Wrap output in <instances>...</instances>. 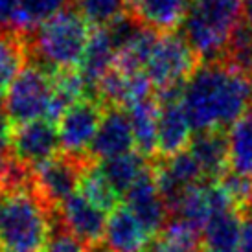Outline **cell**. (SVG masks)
<instances>
[{"label":"cell","instance_id":"obj_1","mask_svg":"<svg viewBox=\"0 0 252 252\" xmlns=\"http://www.w3.org/2000/svg\"><path fill=\"white\" fill-rule=\"evenodd\" d=\"M181 101L195 133L224 131L252 109V76L224 59L199 64Z\"/></svg>","mask_w":252,"mask_h":252},{"label":"cell","instance_id":"obj_2","mask_svg":"<svg viewBox=\"0 0 252 252\" xmlns=\"http://www.w3.org/2000/svg\"><path fill=\"white\" fill-rule=\"evenodd\" d=\"M54 210L37 193L35 184L0 188V251H44L52 232Z\"/></svg>","mask_w":252,"mask_h":252},{"label":"cell","instance_id":"obj_3","mask_svg":"<svg viewBox=\"0 0 252 252\" xmlns=\"http://www.w3.org/2000/svg\"><path fill=\"white\" fill-rule=\"evenodd\" d=\"M91 35V24L70 6L30 32V56L50 72L77 70Z\"/></svg>","mask_w":252,"mask_h":252},{"label":"cell","instance_id":"obj_4","mask_svg":"<svg viewBox=\"0 0 252 252\" xmlns=\"http://www.w3.org/2000/svg\"><path fill=\"white\" fill-rule=\"evenodd\" d=\"M243 0H193L182 35L204 63L223 59L234 32L243 22Z\"/></svg>","mask_w":252,"mask_h":252},{"label":"cell","instance_id":"obj_5","mask_svg":"<svg viewBox=\"0 0 252 252\" xmlns=\"http://www.w3.org/2000/svg\"><path fill=\"white\" fill-rule=\"evenodd\" d=\"M54 99V72L41 64H26L9 85L4 99V114L11 126H22L33 120L48 118Z\"/></svg>","mask_w":252,"mask_h":252},{"label":"cell","instance_id":"obj_6","mask_svg":"<svg viewBox=\"0 0 252 252\" xmlns=\"http://www.w3.org/2000/svg\"><path fill=\"white\" fill-rule=\"evenodd\" d=\"M199 66V57L182 33H162L146 64V76L155 92L184 89Z\"/></svg>","mask_w":252,"mask_h":252},{"label":"cell","instance_id":"obj_7","mask_svg":"<svg viewBox=\"0 0 252 252\" xmlns=\"http://www.w3.org/2000/svg\"><path fill=\"white\" fill-rule=\"evenodd\" d=\"M103 114V105L94 98H83L68 107L57 122L63 153L76 158H91L92 142L98 134Z\"/></svg>","mask_w":252,"mask_h":252},{"label":"cell","instance_id":"obj_8","mask_svg":"<svg viewBox=\"0 0 252 252\" xmlns=\"http://www.w3.org/2000/svg\"><path fill=\"white\" fill-rule=\"evenodd\" d=\"M94 158H76L70 155H57L50 160L42 162L33 168V184L37 193L50 204L57 208L68 197L77 193L79 182L85 168Z\"/></svg>","mask_w":252,"mask_h":252},{"label":"cell","instance_id":"obj_9","mask_svg":"<svg viewBox=\"0 0 252 252\" xmlns=\"http://www.w3.org/2000/svg\"><path fill=\"white\" fill-rule=\"evenodd\" d=\"M59 147V127L52 120L41 118L13 127L11 153L28 168L33 169L42 162L57 157Z\"/></svg>","mask_w":252,"mask_h":252},{"label":"cell","instance_id":"obj_10","mask_svg":"<svg viewBox=\"0 0 252 252\" xmlns=\"http://www.w3.org/2000/svg\"><path fill=\"white\" fill-rule=\"evenodd\" d=\"M158 101V155L168 158L189 147L193 127L182 107V89L155 92Z\"/></svg>","mask_w":252,"mask_h":252},{"label":"cell","instance_id":"obj_11","mask_svg":"<svg viewBox=\"0 0 252 252\" xmlns=\"http://www.w3.org/2000/svg\"><path fill=\"white\" fill-rule=\"evenodd\" d=\"M59 219L66 230L74 234L87 249L99 245L105 236L107 212L92 204L81 193H74L57 206Z\"/></svg>","mask_w":252,"mask_h":252},{"label":"cell","instance_id":"obj_12","mask_svg":"<svg viewBox=\"0 0 252 252\" xmlns=\"http://www.w3.org/2000/svg\"><path fill=\"white\" fill-rule=\"evenodd\" d=\"M126 204L140 219L149 236H160L169 219V208L158 191L151 166L126 193Z\"/></svg>","mask_w":252,"mask_h":252},{"label":"cell","instance_id":"obj_13","mask_svg":"<svg viewBox=\"0 0 252 252\" xmlns=\"http://www.w3.org/2000/svg\"><path fill=\"white\" fill-rule=\"evenodd\" d=\"M134 147V134L131 120L124 107H105L98 134L92 142L91 158L107 160L112 157L131 153Z\"/></svg>","mask_w":252,"mask_h":252},{"label":"cell","instance_id":"obj_14","mask_svg":"<svg viewBox=\"0 0 252 252\" xmlns=\"http://www.w3.org/2000/svg\"><path fill=\"white\" fill-rule=\"evenodd\" d=\"M149 232L127 206L120 204L107 216L103 243L109 252H147Z\"/></svg>","mask_w":252,"mask_h":252},{"label":"cell","instance_id":"obj_15","mask_svg":"<svg viewBox=\"0 0 252 252\" xmlns=\"http://www.w3.org/2000/svg\"><path fill=\"white\" fill-rule=\"evenodd\" d=\"M188 149L197 158L206 181L217 182L230 169L228 134L221 129L195 133Z\"/></svg>","mask_w":252,"mask_h":252},{"label":"cell","instance_id":"obj_16","mask_svg":"<svg viewBox=\"0 0 252 252\" xmlns=\"http://www.w3.org/2000/svg\"><path fill=\"white\" fill-rule=\"evenodd\" d=\"M116 56H118V52H116L111 37H109V32L105 28L94 30L91 41H89V46H87V52L83 56V61L77 68V72L81 74L85 85H87L89 98H94L96 87L101 81V77L111 68H114Z\"/></svg>","mask_w":252,"mask_h":252},{"label":"cell","instance_id":"obj_17","mask_svg":"<svg viewBox=\"0 0 252 252\" xmlns=\"http://www.w3.org/2000/svg\"><path fill=\"white\" fill-rule=\"evenodd\" d=\"M158 101L155 96H147L127 107L134 134V147L144 157L158 155Z\"/></svg>","mask_w":252,"mask_h":252},{"label":"cell","instance_id":"obj_18","mask_svg":"<svg viewBox=\"0 0 252 252\" xmlns=\"http://www.w3.org/2000/svg\"><path fill=\"white\" fill-rule=\"evenodd\" d=\"M193 0H144L131 13L158 33H171L182 26Z\"/></svg>","mask_w":252,"mask_h":252},{"label":"cell","instance_id":"obj_19","mask_svg":"<svg viewBox=\"0 0 252 252\" xmlns=\"http://www.w3.org/2000/svg\"><path fill=\"white\" fill-rule=\"evenodd\" d=\"M30 57L28 33L15 28H0V92L9 89Z\"/></svg>","mask_w":252,"mask_h":252},{"label":"cell","instance_id":"obj_20","mask_svg":"<svg viewBox=\"0 0 252 252\" xmlns=\"http://www.w3.org/2000/svg\"><path fill=\"white\" fill-rule=\"evenodd\" d=\"M243 228V214L238 208L212 214L203 230L206 249L217 252H238Z\"/></svg>","mask_w":252,"mask_h":252},{"label":"cell","instance_id":"obj_21","mask_svg":"<svg viewBox=\"0 0 252 252\" xmlns=\"http://www.w3.org/2000/svg\"><path fill=\"white\" fill-rule=\"evenodd\" d=\"M98 162L103 177L120 195H126L127 191L134 186V182L138 181L146 173V169L149 168L146 162V157L140 155L138 151H131V153Z\"/></svg>","mask_w":252,"mask_h":252},{"label":"cell","instance_id":"obj_22","mask_svg":"<svg viewBox=\"0 0 252 252\" xmlns=\"http://www.w3.org/2000/svg\"><path fill=\"white\" fill-rule=\"evenodd\" d=\"M171 216L179 217L181 221H184L191 228H195L197 232L203 234L204 226H206V223H208V219L212 216L210 199H208V181L189 186L184 191V195L179 201V204H177V208L173 210Z\"/></svg>","mask_w":252,"mask_h":252},{"label":"cell","instance_id":"obj_23","mask_svg":"<svg viewBox=\"0 0 252 252\" xmlns=\"http://www.w3.org/2000/svg\"><path fill=\"white\" fill-rule=\"evenodd\" d=\"M228 153L232 171L252 175V109L230 127Z\"/></svg>","mask_w":252,"mask_h":252},{"label":"cell","instance_id":"obj_24","mask_svg":"<svg viewBox=\"0 0 252 252\" xmlns=\"http://www.w3.org/2000/svg\"><path fill=\"white\" fill-rule=\"evenodd\" d=\"M70 6H74V0H19L13 28L30 33Z\"/></svg>","mask_w":252,"mask_h":252},{"label":"cell","instance_id":"obj_25","mask_svg":"<svg viewBox=\"0 0 252 252\" xmlns=\"http://www.w3.org/2000/svg\"><path fill=\"white\" fill-rule=\"evenodd\" d=\"M79 193L87 197L92 204H96L98 208L103 212L111 214L116 206H120V193L112 188L109 181H107L98 164H94V160L85 168L83 175H81V182H79Z\"/></svg>","mask_w":252,"mask_h":252},{"label":"cell","instance_id":"obj_26","mask_svg":"<svg viewBox=\"0 0 252 252\" xmlns=\"http://www.w3.org/2000/svg\"><path fill=\"white\" fill-rule=\"evenodd\" d=\"M74 6L94 28H107L129 11L127 0H74Z\"/></svg>","mask_w":252,"mask_h":252},{"label":"cell","instance_id":"obj_27","mask_svg":"<svg viewBox=\"0 0 252 252\" xmlns=\"http://www.w3.org/2000/svg\"><path fill=\"white\" fill-rule=\"evenodd\" d=\"M217 182L223 186L228 197L234 201L236 208L243 216H247L249 210H252V175H243V173L228 169Z\"/></svg>","mask_w":252,"mask_h":252},{"label":"cell","instance_id":"obj_28","mask_svg":"<svg viewBox=\"0 0 252 252\" xmlns=\"http://www.w3.org/2000/svg\"><path fill=\"white\" fill-rule=\"evenodd\" d=\"M42 252H87V247L63 226L57 208L54 210L52 232H50V238L46 241V247H44Z\"/></svg>","mask_w":252,"mask_h":252},{"label":"cell","instance_id":"obj_29","mask_svg":"<svg viewBox=\"0 0 252 252\" xmlns=\"http://www.w3.org/2000/svg\"><path fill=\"white\" fill-rule=\"evenodd\" d=\"M11 134L13 126L7 120L6 114H0V158L11 155Z\"/></svg>","mask_w":252,"mask_h":252},{"label":"cell","instance_id":"obj_30","mask_svg":"<svg viewBox=\"0 0 252 252\" xmlns=\"http://www.w3.org/2000/svg\"><path fill=\"white\" fill-rule=\"evenodd\" d=\"M19 0H0V28H13Z\"/></svg>","mask_w":252,"mask_h":252},{"label":"cell","instance_id":"obj_31","mask_svg":"<svg viewBox=\"0 0 252 252\" xmlns=\"http://www.w3.org/2000/svg\"><path fill=\"white\" fill-rule=\"evenodd\" d=\"M147 252H199V249L177 245V243L166 241V239H162L160 236H158V238L151 243V247H149V251H147Z\"/></svg>","mask_w":252,"mask_h":252},{"label":"cell","instance_id":"obj_32","mask_svg":"<svg viewBox=\"0 0 252 252\" xmlns=\"http://www.w3.org/2000/svg\"><path fill=\"white\" fill-rule=\"evenodd\" d=\"M238 252H252V214L243 216V228Z\"/></svg>","mask_w":252,"mask_h":252},{"label":"cell","instance_id":"obj_33","mask_svg":"<svg viewBox=\"0 0 252 252\" xmlns=\"http://www.w3.org/2000/svg\"><path fill=\"white\" fill-rule=\"evenodd\" d=\"M243 22L252 30V0H243Z\"/></svg>","mask_w":252,"mask_h":252},{"label":"cell","instance_id":"obj_34","mask_svg":"<svg viewBox=\"0 0 252 252\" xmlns=\"http://www.w3.org/2000/svg\"><path fill=\"white\" fill-rule=\"evenodd\" d=\"M144 0H127V6H129V11H134L136 7L140 6Z\"/></svg>","mask_w":252,"mask_h":252},{"label":"cell","instance_id":"obj_35","mask_svg":"<svg viewBox=\"0 0 252 252\" xmlns=\"http://www.w3.org/2000/svg\"><path fill=\"white\" fill-rule=\"evenodd\" d=\"M4 99H6V96H4V92H0V114L4 112Z\"/></svg>","mask_w":252,"mask_h":252},{"label":"cell","instance_id":"obj_36","mask_svg":"<svg viewBox=\"0 0 252 252\" xmlns=\"http://www.w3.org/2000/svg\"><path fill=\"white\" fill-rule=\"evenodd\" d=\"M204 252H217V251H210V249H206V251H204Z\"/></svg>","mask_w":252,"mask_h":252},{"label":"cell","instance_id":"obj_37","mask_svg":"<svg viewBox=\"0 0 252 252\" xmlns=\"http://www.w3.org/2000/svg\"><path fill=\"white\" fill-rule=\"evenodd\" d=\"M0 252H2V251H0Z\"/></svg>","mask_w":252,"mask_h":252}]
</instances>
